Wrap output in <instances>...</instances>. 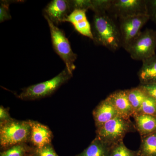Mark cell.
<instances>
[{"mask_svg":"<svg viewBox=\"0 0 156 156\" xmlns=\"http://www.w3.org/2000/svg\"><path fill=\"white\" fill-rule=\"evenodd\" d=\"M93 41L115 52L122 47L119 27L108 13H95L92 27Z\"/></svg>","mask_w":156,"mask_h":156,"instance_id":"obj_1","label":"cell"},{"mask_svg":"<svg viewBox=\"0 0 156 156\" xmlns=\"http://www.w3.org/2000/svg\"><path fill=\"white\" fill-rule=\"evenodd\" d=\"M29 121L12 119L0 124V145L3 150L17 144L29 142L30 134Z\"/></svg>","mask_w":156,"mask_h":156,"instance_id":"obj_2","label":"cell"},{"mask_svg":"<svg viewBox=\"0 0 156 156\" xmlns=\"http://www.w3.org/2000/svg\"><path fill=\"white\" fill-rule=\"evenodd\" d=\"M136 130L135 125L130 119L119 115L96 128V136L112 147L123 141L127 133L135 132Z\"/></svg>","mask_w":156,"mask_h":156,"instance_id":"obj_3","label":"cell"},{"mask_svg":"<svg viewBox=\"0 0 156 156\" xmlns=\"http://www.w3.org/2000/svg\"><path fill=\"white\" fill-rule=\"evenodd\" d=\"M73 73L66 68L49 80L32 85L22 89L18 98L23 100H34L48 97L56 92L73 76Z\"/></svg>","mask_w":156,"mask_h":156,"instance_id":"obj_4","label":"cell"},{"mask_svg":"<svg viewBox=\"0 0 156 156\" xmlns=\"http://www.w3.org/2000/svg\"><path fill=\"white\" fill-rule=\"evenodd\" d=\"M44 17L48 21L50 28L53 50L64 62L66 67L73 73L76 68L75 62L77 55L73 51L69 41L63 31L57 27L47 17Z\"/></svg>","mask_w":156,"mask_h":156,"instance_id":"obj_5","label":"cell"},{"mask_svg":"<svg viewBox=\"0 0 156 156\" xmlns=\"http://www.w3.org/2000/svg\"><path fill=\"white\" fill-rule=\"evenodd\" d=\"M156 30L146 29L126 51L134 60L143 61L156 55Z\"/></svg>","mask_w":156,"mask_h":156,"instance_id":"obj_6","label":"cell"},{"mask_svg":"<svg viewBox=\"0 0 156 156\" xmlns=\"http://www.w3.org/2000/svg\"><path fill=\"white\" fill-rule=\"evenodd\" d=\"M149 20L147 14L119 19L122 47L126 51L141 33V29Z\"/></svg>","mask_w":156,"mask_h":156,"instance_id":"obj_7","label":"cell"},{"mask_svg":"<svg viewBox=\"0 0 156 156\" xmlns=\"http://www.w3.org/2000/svg\"><path fill=\"white\" fill-rule=\"evenodd\" d=\"M147 13L146 0H113L108 14L119 19Z\"/></svg>","mask_w":156,"mask_h":156,"instance_id":"obj_8","label":"cell"},{"mask_svg":"<svg viewBox=\"0 0 156 156\" xmlns=\"http://www.w3.org/2000/svg\"><path fill=\"white\" fill-rule=\"evenodd\" d=\"M73 11L71 1L53 0L44 9V17H47L57 26L65 22L68 16Z\"/></svg>","mask_w":156,"mask_h":156,"instance_id":"obj_9","label":"cell"},{"mask_svg":"<svg viewBox=\"0 0 156 156\" xmlns=\"http://www.w3.org/2000/svg\"><path fill=\"white\" fill-rule=\"evenodd\" d=\"M29 121L31 128L29 142L31 147L41 148L51 144L53 134L50 128L37 121Z\"/></svg>","mask_w":156,"mask_h":156,"instance_id":"obj_10","label":"cell"},{"mask_svg":"<svg viewBox=\"0 0 156 156\" xmlns=\"http://www.w3.org/2000/svg\"><path fill=\"white\" fill-rule=\"evenodd\" d=\"M92 114L96 128H99L110 120L119 115L115 107L107 98L101 101L95 108Z\"/></svg>","mask_w":156,"mask_h":156,"instance_id":"obj_11","label":"cell"},{"mask_svg":"<svg viewBox=\"0 0 156 156\" xmlns=\"http://www.w3.org/2000/svg\"><path fill=\"white\" fill-rule=\"evenodd\" d=\"M107 98L110 101L121 116L130 119L135 114L128 99L126 90L114 92L109 95Z\"/></svg>","mask_w":156,"mask_h":156,"instance_id":"obj_12","label":"cell"},{"mask_svg":"<svg viewBox=\"0 0 156 156\" xmlns=\"http://www.w3.org/2000/svg\"><path fill=\"white\" fill-rule=\"evenodd\" d=\"M87 11L75 10L68 16L66 22H69L79 33L93 41L92 28L86 15Z\"/></svg>","mask_w":156,"mask_h":156,"instance_id":"obj_13","label":"cell"},{"mask_svg":"<svg viewBox=\"0 0 156 156\" xmlns=\"http://www.w3.org/2000/svg\"><path fill=\"white\" fill-rule=\"evenodd\" d=\"M136 131L140 136H145L156 132V116L135 114L133 116Z\"/></svg>","mask_w":156,"mask_h":156,"instance_id":"obj_14","label":"cell"},{"mask_svg":"<svg viewBox=\"0 0 156 156\" xmlns=\"http://www.w3.org/2000/svg\"><path fill=\"white\" fill-rule=\"evenodd\" d=\"M137 76L140 84L156 83V55L142 61Z\"/></svg>","mask_w":156,"mask_h":156,"instance_id":"obj_15","label":"cell"},{"mask_svg":"<svg viewBox=\"0 0 156 156\" xmlns=\"http://www.w3.org/2000/svg\"><path fill=\"white\" fill-rule=\"evenodd\" d=\"M111 147L96 136L87 148L74 156H109Z\"/></svg>","mask_w":156,"mask_h":156,"instance_id":"obj_16","label":"cell"},{"mask_svg":"<svg viewBox=\"0 0 156 156\" xmlns=\"http://www.w3.org/2000/svg\"><path fill=\"white\" fill-rule=\"evenodd\" d=\"M141 137L139 156H156V132Z\"/></svg>","mask_w":156,"mask_h":156,"instance_id":"obj_17","label":"cell"},{"mask_svg":"<svg viewBox=\"0 0 156 156\" xmlns=\"http://www.w3.org/2000/svg\"><path fill=\"white\" fill-rule=\"evenodd\" d=\"M126 90L128 99L135 114H136L139 111L141 105L147 95L143 90L138 87Z\"/></svg>","mask_w":156,"mask_h":156,"instance_id":"obj_18","label":"cell"},{"mask_svg":"<svg viewBox=\"0 0 156 156\" xmlns=\"http://www.w3.org/2000/svg\"><path fill=\"white\" fill-rule=\"evenodd\" d=\"M32 147L27 144H17L3 150L1 152L0 156H24L30 153Z\"/></svg>","mask_w":156,"mask_h":156,"instance_id":"obj_19","label":"cell"},{"mask_svg":"<svg viewBox=\"0 0 156 156\" xmlns=\"http://www.w3.org/2000/svg\"><path fill=\"white\" fill-rule=\"evenodd\" d=\"M109 156H139V152L129 149L122 141L112 147Z\"/></svg>","mask_w":156,"mask_h":156,"instance_id":"obj_20","label":"cell"},{"mask_svg":"<svg viewBox=\"0 0 156 156\" xmlns=\"http://www.w3.org/2000/svg\"><path fill=\"white\" fill-rule=\"evenodd\" d=\"M136 114L156 116V100L147 95L141 105L139 111Z\"/></svg>","mask_w":156,"mask_h":156,"instance_id":"obj_21","label":"cell"},{"mask_svg":"<svg viewBox=\"0 0 156 156\" xmlns=\"http://www.w3.org/2000/svg\"><path fill=\"white\" fill-rule=\"evenodd\" d=\"M91 10L95 13H108L113 0H91Z\"/></svg>","mask_w":156,"mask_h":156,"instance_id":"obj_22","label":"cell"},{"mask_svg":"<svg viewBox=\"0 0 156 156\" xmlns=\"http://www.w3.org/2000/svg\"><path fill=\"white\" fill-rule=\"evenodd\" d=\"M34 156H59L56 153L52 144H48L41 148L32 147L30 153Z\"/></svg>","mask_w":156,"mask_h":156,"instance_id":"obj_23","label":"cell"},{"mask_svg":"<svg viewBox=\"0 0 156 156\" xmlns=\"http://www.w3.org/2000/svg\"><path fill=\"white\" fill-rule=\"evenodd\" d=\"M11 2L8 1H1L0 6V22L2 23L11 19L9 11V6Z\"/></svg>","mask_w":156,"mask_h":156,"instance_id":"obj_24","label":"cell"},{"mask_svg":"<svg viewBox=\"0 0 156 156\" xmlns=\"http://www.w3.org/2000/svg\"><path fill=\"white\" fill-rule=\"evenodd\" d=\"M73 11L75 10H87L91 9V0H72L71 1Z\"/></svg>","mask_w":156,"mask_h":156,"instance_id":"obj_25","label":"cell"},{"mask_svg":"<svg viewBox=\"0 0 156 156\" xmlns=\"http://www.w3.org/2000/svg\"><path fill=\"white\" fill-rule=\"evenodd\" d=\"M147 14L150 20L156 24V0H146Z\"/></svg>","mask_w":156,"mask_h":156,"instance_id":"obj_26","label":"cell"},{"mask_svg":"<svg viewBox=\"0 0 156 156\" xmlns=\"http://www.w3.org/2000/svg\"><path fill=\"white\" fill-rule=\"evenodd\" d=\"M146 93L156 100V83L149 84H140L138 86Z\"/></svg>","mask_w":156,"mask_h":156,"instance_id":"obj_27","label":"cell"},{"mask_svg":"<svg viewBox=\"0 0 156 156\" xmlns=\"http://www.w3.org/2000/svg\"><path fill=\"white\" fill-rule=\"evenodd\" d=\"M8 109L3 106L0 107V124L5 123L12 119Z\"/></svg>","mask_w":156,"mask_h":156,"instance_id":"obj_28","label":"cell"},{"mask_svg":"<svg viewBox=\"0 0 156 156\" xmlns=\"http://www.w3.org/2000/svg\"><path fill=\"white\" fill-rule=\"evenodd\" d=\"M24 156H34V155H33L32 154H31L30 153H27V154H26Z\"/></svg>","mask_w":156,"mask_h":156,"instance_id":"obj_29","label":"cell"}]
</instances>
